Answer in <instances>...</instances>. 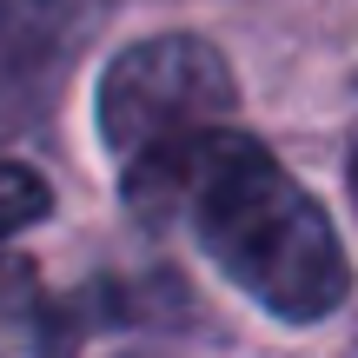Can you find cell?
Returning a JSON list of instances; mask_svg holds the SVG:
<instances>
[{"instance_id": "cell-2", "label": "cell", "mask_w": 358, "mask_h": 358, "mask_svg": "<svg viewBox=\"0 0 358 358\" xmlns=\"http://www.w3.org/2000/svg\"><path fill=\"white\" fill-rule=\"evenodd\" d=\"M239 113V80L226 53L199 34H146L100 66L93 127L113 159H140L186 133L226 127Z\"/></svg>"}, {"instance_id": "cell-1", "label": "cell", "mask_w": 358, "mask_h": 358, "mask_svg": "<svg viewBox=\"0 0 358 358\" xmlns=\"http://www.w3.org/2000/svg\"><path fill=\"white\" fill-rule=\"evenodd\" d=\"M127 206L153 226H179L219 279L279 325H319L352 292V259L325 206L232 127L127 159Z\"/></svg>"}, {"instance_id": "cell-3", "label": "cell", "mask_w": 358, "mask_h": 358, "mask_svg": "<svg viewBox=\"0 0 358 358\" xmlns=\"http://www.w3.org/2000/svg\"><path fill=\"white\" fill-rule=\"evenodd\" d=\"M47 213H53V186L34 166H20V159H0V239L40 226Z\"/></svg>"}, {"instance_id": "cell-4", "label": "cell", "mask_w": 358, "mask_h": 358, "mask_svg": "<svg viewBox=\"0 0 358 358\" xmlns=\"http://www.w3.org/2000/svg\"><path fill=\"white\" fill-rule=\"evenodd\" d=\"M345 192H352V213H358V140H352V153H345Z\"/></svg>"}]
</instances>
